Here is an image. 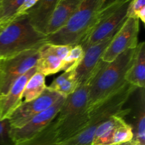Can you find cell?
<instances>
[{
    "label": "cell",
    "mask_w": 145,
    "mask_h": 145,
    "mask_svg": "<svg viewBox=\"0 0 145 145\" xmlns=\"http://www.w3.org/2000/svg\"><path fill=\"white\" fill-rule=\"evenodd\" d=\"M136 51L137 48L128 49L112 62H103L89 84L88 93L89 113L95 106L125 83L126 73L134 60Z\"/></svg>",
    "instance_id": "cell-1"
},
{
    "label": "cell",
    "mask_w": 145,
    "mask_h": 145,
    "mask_svg": "<svg viewBox=\"0 0 145 145\" xmlns=\"http://www.w3.org/2000/svg\"><path fill=\"white\" fill-rule=\"evenodd\" d=\"M89 84L90 82L79 86L73 93L65 98L55 119L57 144L78 134L89 122Z\"/></svg>",
    "instance_id": "cell-2"
},
{
    "label": "cell",
    "mask_w": 145,
    "mask_h": 145,
    "mask_svg": "<svg viewBox=\"0 0 145 145\" xmlns=\"http://www.w3.org/2000/svg\"><path fill=\"white\" fill-rule=\"evenodd\" d=\"M47 35L37 31L25 14L0 25V59L45 44Z\"/></svg>",
    "instance_id": "cell-3"
},
{
    "label": "cell",
    "mask_w": 145,
    "mask_h": 145,
    "mask_svg": "<svg viewBox=\"0 0 145 145\" xmlns=\"http://www.w3.org/2000/svg\"><path fill=\"white\" fill-rule=\"evenodd\" d=\"M137 88L125 82L120 89L95 106L89 113L84 128L72 138L57 145H91L97 127L107 119L120 113Z\"/></svg>",
    "instance_id": "cell-4"
},
{
    "label": "cell",
    "mask_w": 145,
    "mask_h": 145,
    "mask_svg": "<svg viewBox=\"0 0 145 145\" xmlns=\"http://www.w3.org/2000/svg\"><path fill=\"white\" fill-rule=\"evenodd\" d=\"M106 2V0H84L62 28L47 35L45 43L71 46L79 45Z\"/></svg>",
    "instance_id": "cell-5"
},
{
    "label": "cell",
    "mask_w": 145,
    "mask_h": 145,
    "mask_svg": "<svg viewBox=\"0 0 145 145\" xmlns=\"http://www.w3.org/2000/svg\"><path fill=\"white\" fill-rule=\"evenodd\" d=\"M132 1L133 0H111L105 3L93 25L79 44L84 50L120 29L128 17Z\"/></svg>",
    "instance_id": "cell-6"
},
{
    "label": "cell",
    "mask_w": 145,
    "mask_h": 145,
    "mask_svg": "<svg viewBox=\"0 0 145 145\" xmlns=\"http://www.w3.org/2000/svg\"><path fill=\"white\" fill-rule=\"evenodd\" d=\"M40 48L0 59V97L8 91L18 78L35 66L40 56Z\"/></svg>",
    "instance_id": "cell-7"
},
{
    "label": "cell",
    "mask_w": 145,
    "mask_h": 145,
    "mask_svg": "<svg viewBox=\"0 0 145 145\" xmlns=\"http://www.w3.org/2000/svg\"><path fill=\"white\" fill-rule=\"evenodd\" d=\"M62 96L47 86L42 93L34 100L23 101L8 117L11 128H18L26 124L34 116L55 104Z\"/></svg>",
    "instance_id": "cell-8"
},
{
    "label": "cell",
    "mask_w": 145,
    "mask_h": 145,
    "mask_svg": "<svg viewBox=\"0 0 145 145\" xmlns=\"http://www.w3.org/2000/svg\"><path fill=\"white\" fill-rule=\"evenodd\" d=\"M139 33L140 20L127 17L103 53L101 60L110 62L127 50L137 48Z\"/></svg>",
    "instance_id": "cell-9"
},
{
    "label": "cell",
    "mask_w": 145,
    "mask_h": 145,
    "mask_svg": "<svg viewBox=\"0 0 145 145\" xmlns=\"http://www.w3.org/2000/svg\"><path fill=\"white\" fill-rule=\"evenodd\" d=\"M118 31V30L84 51L82 62L75 69V78L79 86L91 82L99 70L103 63L102 56Z\"/></svg>",
    "instance_id": "cell-10"
},
{
    "label": "cell",
    "mask_w": 145,
    "mask_h": 145,
    "mask_svg": "<svg viewBox=\"0 0 145 145\" xmlns=\"http://www.w3.org/2000/svg\"><path fill=\"white\" fill-rule=\"evenodd\" d=\"M65 98L66 97L65 96H62L55 104L34 116L22 127L11 128L10 136L14 142V145L29 140L49 125L58 114Z\"/></svg>",
    "instance_id": "cell-11"
},
{
    "label": "cell",
    "mask_w": 145,
    "mask_h": 145,
    "mask_svg": "<svg viewBox=\"0 0 145 145\" xmlns=\"http://www.w3.org/2000/svg\"><path fill=\"white\" fill-rule=\"evenodd\" d=\"M37 72L35 66L18 78L8 91L0 97V120L8 119L23 102L22 94L28 79Z\"/></svg>",
    "instance_id": "cell-12"
},
{
    "label": "cell",
    "mask_w": 145,
    "mask_h": 145,
    "mask_svg": "<svg viewBox=\"0 0 145 145\" xmlns=\"http://www.w3.org/2000/svg\"><path fill=\"white\" fill-rule=\"evenodd\" d=\"M133 108H129L130 111L125 118H130L127 122L133 132V140L145 145V92L144 88H137L134 92Z\"/></svg>",
    "instance_id": "cell-13"
},
{
    "label": "cell",
    "mask_w": 145,
    "mask_h": 145,
    "mask_svg": "<svg viewBox=\"0 0 145 145\" xmlns=\"http://www.w3.org/2000/svg\"><path fill=\"white\" fill-rule=\"evenodd\" d=\"M58 1L59 0H38L25 13L37 31L46 35L47 28Z\"/></svg>",
    "instance_id": "cell-14"
},
{
    "label": "cell",
    "mask_w": 145,
    "mask_h": 145,
    "mask_svg": "<svg viewBox=\"0 0 145 145\" xmlns=\"http://www.w3.org/2000/svg\"><path fill=\"white\" fill-rule=\"evenodd\" d=\"M84 1V0H59L47 28L46 35L54 33L62 28Z\"/></svg>",
    "instance_id": "cell-15"
},
{
    "label": "cell",
    "mask_w": 145,
    "mask_h": 145,
    "mask_svg": "<svg viewBox=\"0 0 145 145\" xmlns=\"http://www.w3.org/2000/svg\"><path fill=\"white\" fill-rule=\"evenodd\" d=\"M130 108H123L120 113L113 115L96 129L91 145H113V139L116 127L125 120Z\"/></svg>",
    "instance_id": "cell-16"
},
{
    "label": "cell",
    "mask_w": 145,
    "mask_h": 145,
    "mask_svg": "<svg viewBox=\"0 0 145 145\" xmlns=\"http://www.w3.org/2000/svg\"><path fill=\"white\" fill-rule=\"evenodd\" d=\"M125 82L137 88L145 86V43L141 42L137 47L135 56L125 75Z\"/></svg>",
    "instance_id": "cell-17"
},
{
    "label": "cell",
    "mask_w": 145,
    "mask_h": 145,
    "mask_svg": "<svg viewBox=\"0 0 145 145\" xmlns=\"http://www.w3.org/2000/svg\"><path fill=\"white\" fill-rule=\"evenodd\" d=\"M63 62L62 59L48 50L44 44L40 48V56L35 67L37 72L46 76L62 71Z\"/></svg>",
    "instance_id": "cell-18"
},
{
    "label": "cell",
    "mask_w": 145,
    "mask_h": 145,
    "mask_svg": "<svg viewBox=\"0 0 145 145\" xmlns=\"http://www.w3.org/2000/svg\"><path fill=\"white\" fill-rule=\"evenodd\" d=\"M79 86L77 80L75 78V70H73L65 72L54 79L48 87L61 96L67 97L73 93Z\"/></svg>",
    "instance_id": "cell-19"
},
{
    "label": "cell",
    "mask_w": 145,
    "mask_h": 145,
    "mask_svg": "<svg viewBox=\"0 0 145 145\" xmlns=\"http://www.w3.org/2000/svg\"><path fill=\"white\" fill-rule=\"evenodd\" d=\"M46 87L45 76L36 72L28 79L25 84L22 94V99H24L25 102L34 100L42 94Z\"/></svg>",
    "instance_id": "cell-20"
},
{
    "label": "cell",
    "mask_w": 145,
    "mask_h": 145,
    "mask_svg": "<svg viewBox=\"0 0 145 145\" xmlns=\"http://www.w3.org/2000/svg\"><path fill=\"white\" fill-rule=\"evenodd\" d=\"M56 124L55 120L29 140L14 145H57Z\"/></svg>",
    "instance_id": "cell-21"
},
{
    "label": "cell",
    "mask_w": 145,
    "mask_h": 145,
    "mask_svg": "<svg viewBox=\"0 0 145 145\" xmlns=\"http://www.w3.org/2000/svg\"><path fill=\"white\" fill-rule=\"evenodd\" d=\"M25 0H0V25L11 21Z\"/></svg>",
    "instance_id": "cell-22"
},
{
    "label": "cell",
    "mask_w": 145,
    "mask_h": 145,
    "mask_svg": "<svg viewBox=\"0 0 145 145\" xmlns=\"http://www.w3.org/2000/svg\"><path fill=\"white\" fill-rule=\"evenodd\" d=\"M84 55V50L81 45H76L72 46L69 54L63 62V67L62 71L69 72L76 69L82 62Z\"/></svg>",
    "instance_id": "cell-23"
},
{
    "label": "cell",
    "mask_w": 145,
    "mask_h": 145,
    "mask_svg": "<svg viewBox=\"0 0 145 145\" xmlns=\"http://www.w3.org/2000/svg\"><path fill=\"white\" fill-rule=\"evenodd\" d=\"M11 129L8 119L0 120V145H14L10 136Z\"/></svg>",
    "instance_id": "cell-24"
},
{
    "label": "cell",
    "mask_w": 145,
    "mask_h": 145,
    "mask_svg": "<svg viewBox=\"0 0 145 145\" xmlns=\"http://www.w3.org/2000/svg\"><path fill=\"white\" fill-rule=\"evenodd\" d=\"M144 7H145V0H133L129 9L128 17L137 18V13Z\"/></svg>",
    "instance_id": "cell-25"
},
{
    "label": "cell",
    "mask_w": 145,
    "mask_h": 145,
    "mask_svg": "<svg viewBox=\"0 0 145 145\" xmlns=\"http://www.w3.org/2000/svg\"><path fill=\"white\" fill-rule=\"evenodd\" d=\"M38 1V0H25V1H24V3H23L22 5L21 6V7H20V8H18V11H17L16 14L14 18H16V17L18 16H20L25 14L29 8H31L32 7H33ZM14 18H13V19H14Z\"/></svg>",
    "instance_id": "cell-26"
},
{
    "label": "cell",
    "mask_w": 145,
    "mask_h": 145,
    "mask_svg": "<svg viewBox=\"0 0 145 145\" xmlns=\"http://www.w3.org/2000/svg\"><path fill=\"white\" fill-rule=\"evenodd\" d=\"M137 18L142 21V23H145V7L142 8L137 14Z\"/></svg>",
    "instance_id": "cell-27"
},
{
    "label": "cell",
    "mask_w": 145,
    "mask_h": 145,
    "mask_svg": "<svg viewBox=\"0 0 145 145\" xmlns=\"http://www.w3.org/2000/svg\"><path fill=\"white\" fill-rule=\"evenodd\" d=\"M124 145H144V144H142V143H140V142L137 141V140H133L131 142H130L127 143V144Z\"/></svg>",
    "instance_id": "cell-28"
}]
</instances>
